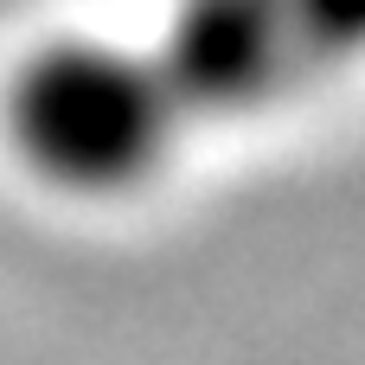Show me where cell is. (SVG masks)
Wrapping results in <instances>:
<instances>
[{"label": "cell", "instance_id": "obj_1", "mask_svg": "<svg viewBox=\"0 0 365 365\" xmlns=\"http://www.w3.org/2000/svg\"><path fill=\"white\" fill-rule=\"evenodd\" d=\"M186 109L154 51L58 32L32 45L0 90V128L26 173L77 199H122L148 186L180 135Z\"/></svg>", "mask_w": 365, "mask_h": 365}, {"label": "cell", "instance_id": "obj_2", "mask_svg": "<svg viewBox=\"0 0 365 365\" xmlns=\"http://www.w3.org/2000/svg\"><path fill=\"white\" fill-rule=\"evenodd\" d=\"M154 58L186 115H250L308 77L276 0H173Z\"/></svg>", "mask_w": 365, "mask_h": 365}, {"label": "cell", "instance_id": "obj_3", "mask_svg": "<svg viewBox=\"0 0 365 365\" xmlns=\"http://www.w3.org/2000/svg\"><path fill=\"white\" fill-rule=\"evenodd\" d=\"M308 71L365 58V0H276Z\"/></svg>", "mask_w": 365, "mask_h": 365}]
</instances>
